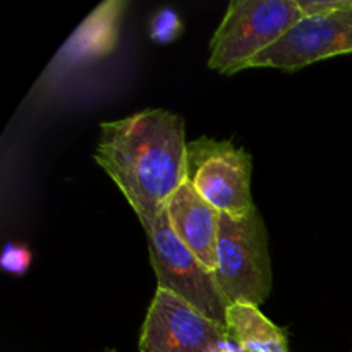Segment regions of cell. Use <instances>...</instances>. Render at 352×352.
<instances>
[{
  "instance_id": "obj_10",
  "label": "cell",
  "mask_w": 352,
  "mask_h": 352,
  "mask_svg": "<svg viewBox=\"0 0 352 352\" xmlns=\"http://www.w3.org/2000/svg\"><path fill=\"white\" fill-rule=\"evenodd\" d=\"M226 323L230 337L244 352H289L284 330L272 323L258 306L230 305Z\"/></svg>"
},
{
  "instance_id": "obj_6",
  "label": "cell",
  "mask_w": 352,
  "mask_h": 352,
  "mask_svg": "<svg viewBox=\"0 0 352 352\" xmlns=\"http://www.w3.org/2000/svg\"><path fill=\"white\" fill-rule=\"evenodd\" d=\"M140 352H244L226 323L165 289H157L140 336Z\"/></svg>"
},
{
  "instance_id": "obj_9",
  "label": "cell",
  "mask_w": 352,
  "mask_h": 352,
  "mask_svg": "<svg viewBox=\"0 0 352 352\" xmlns=\"http://www.w3.org/2000/svg\"><path fill=\"white\" fill-rule=\"evenodd\" d=\"M165 212L175 236L215 274L222 213L203 199L188 181L168 199Z\"/></svg>"
},
{
  "instance_id": "obj_3",
  "label": "cell",
  "mask_w": 352,
  "mask_h": 352,
  "mask_svg": "<svg viewBox=\"0 0 352 352\" xmlns=\"http://www.w3.org/2000/svg\"><path fill=\"white\" fill-rule=\"evenodd\" d=\"M215 278L229 306L244 302L260 308L270 296L268 236L258 208L244 217L222 213Z\"/></svg>"
},
{
  "instance_id": "obj_2",
  "label": "cell",
  "mask_w": 352,
  "mask_h": 352,
  "mask_svg": "<svg viewBox=\"0 0 352 352\" xmlns=\"http://www.w3.org/2000/svg\"><path fill=\"white\" fill-rule=\"evenodd\" d=\"M299 0H234L210 40L208 67L236 74L305 17Z\"/></svg>"
},
{
  "instance_id": "obj_7",
  "label": "cell",
  "mask_w": 352,
  "mask_h": 352,
  "mask_svg": "<svg viewBox=\"0 0 352 352\" xmlns=\"http://www.w3.org/2000/svg\"><path fill=\"white\" fill-rule=\"evenodd\" d=\"M352 52V0H337L325 12L305 16L248 69L298 71L313 62Z\"/></svg>"
},
{
  "instance_id": "obj_12",
  "label": "cell",
  "mask_w": 352,
  "mask_h": 352,
  "mask_svg": "<svg viewBox=\"0 0 352 352\" xmlns=\"http://www.w3.org/2000/svg\"><path fill=\"white\" fill-rule=\"evenodd\" d=\"M31 253L28 248L9 244L3 251L2 267L14 275H23L30 268Z\"/></svg>"
},
{
  "instance_id": "obj_4",
  "label": "cell",
  "mask_w": 352,
  "mask_h": 352,
  "mask_svg": "<svg viewBox=\"0 0 352 352\" xmlns=\"http://www.w3.org/2000/svg\"><path fill=\"white\" fill-rule=\"evenodd\" d=\"M141 226L148 237V250L158 289L174 292L205 316L226 323L229 305L220 291L215 274L175 236L167 212H162L157 219Z\"/></svg>"
},
{
  "instance_id": "obj_11",
  "label": "cell",
  "mask_w": 352,
  "mask_h": 352,
  "mask_svg": "<svg viewBox=\"0 0 352 352\" xmlns=\"http://www.w3.org/2000/svg\"><path fill=\"white\" fill-rule=\"evenodd\" d=\"M182 33V21L175 10L164 7L151 16L148 24V34L155 43H172Z\"/></svg>"
},
{
  "instance_id": "obj_8",
  "label": "cell",
  "mask_w": 352,
  "mask_h": 352,
  "mask_svg": "<svg viewBox=\"0 0 352 352\" xmlns=\"http://www.w3.org/2000/svg\"><path fill=\"white\" fill-rule=\"evenodd\" d=\"M126 7L127 2L122 0H109L93 9L55 54L41 78L43 85H57L55 81H60L71 72L95 64L100 58L112 54L119 41L120 23Z\"/></svg>"
},
{
  "instance_id": "obj_1",
  "label": "cell",
  "mask_w": 352,
  "mask_h": 352,
  "mask_svg": "<svg viewBox=\"0 0 352 352\" xmlns=\"http://www.w3.org/2000/svg\"><path fill=\"white\" fill-rule=\"evenodd\" d=\"M184 119L146 109L102 122L95 162L117 184L141 223L157 219L188 177Z\"/></svg>"
},
{
  "instance_id": "obj_13",
  "label": "cell",
  "mask_w": 352,
  "mask_h": 352,
  "mask_svg": "<svg viewBox=\"0 0 352 352\" xmlns=\"http://www.w3.org/2000/svg\"><path fill=\"white\" fill-rule=\"evenodd\" d=\"M103 352H116V351H113V349H105Z\"/></svg>"
},
{
  "instance_id": "obj_5",
  "label": "cell",
  "mask_w": 352,
  "mask_h": 352,
  "mask_svg": "<svg viewBox=\"0 0 352 352\" xmlns=\"http://www.w3.org/2000/svg\"><path fill=\"white\" fill-rule=\"evenodd\" d=\"M251 155L232 141L201 136L188 143L186 181L213 208L229 217H244L256 210L251 196Z\"/></svg>"
}]
</instances>
